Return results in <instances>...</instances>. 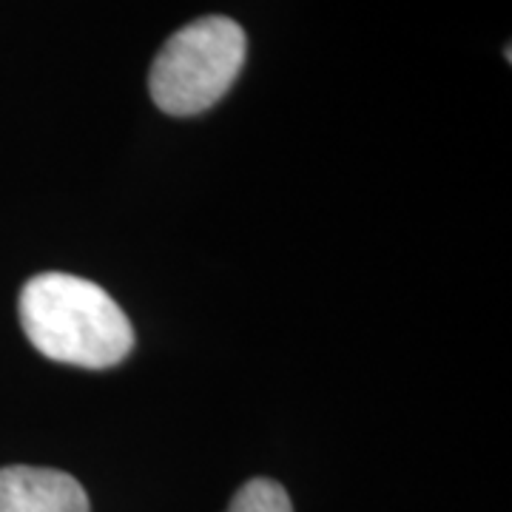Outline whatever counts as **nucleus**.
Listing matches in <instances>:
<instances>
[{
  "label": "nucleus",
  "mask_w": 512,
  "mask_h": 512,
  "mask_svg": "<svg viewBox=\"0 0 512 512\" xmlns=\"http://www.w3.org/2000/svg\"><path fill=\"white\" fill-rule=\"evenodd\" d=\"M20 325L46 359L63 365H120L134 348L123 308L100 285L72 274H37L20 291Z\"/></svg>",
  "instance_id": "1"
},
{
  "label": "nucleus",
  "mask_w": 512,
  "mask_h": 512,
  "mask_svg": "<svg viewBox=\"0 0 512 512\" xmlns=\"http://www.w3.org/2000/svg\"><path fill=\"white\" fill-rule=\"evenodd\" d=\"M248 37L237 20L200 18L168 37L151 63L148 89L157 109L194 117L220 103L242 72Z\"/></svg>",
  "instance_id": "2"
},
{
  "label": "nucleus",
  "mask_w": 512,
  "mask_h": 512,
  "mask_svg": "<svg viewBox=\"0 0 512 512\" xmlns=\"http://www.w3.org/2000/svg\"><path fill=\"white\" fill-rule=\"evenodd\" d=\"M0 512H92V507L69 473L18 464L0 470Z\"/></svg>",
  "instance_id": "3"
},
{
  "label": "nucleus",
  "mask_w": 512,
  "mask_h": 512,
  "mask_svg": "<svg viewBox=\"0 0 512 512\" xmlns=\"http://www.w3.org/2000/svg\"><path fill=\"white\" fill-rule=\"evenodd\" d=\"M225 512H293V507L282 484L271 478H251L239 487Z\"/></svg>",
  "instance_id": "4"
}]
</instances>
